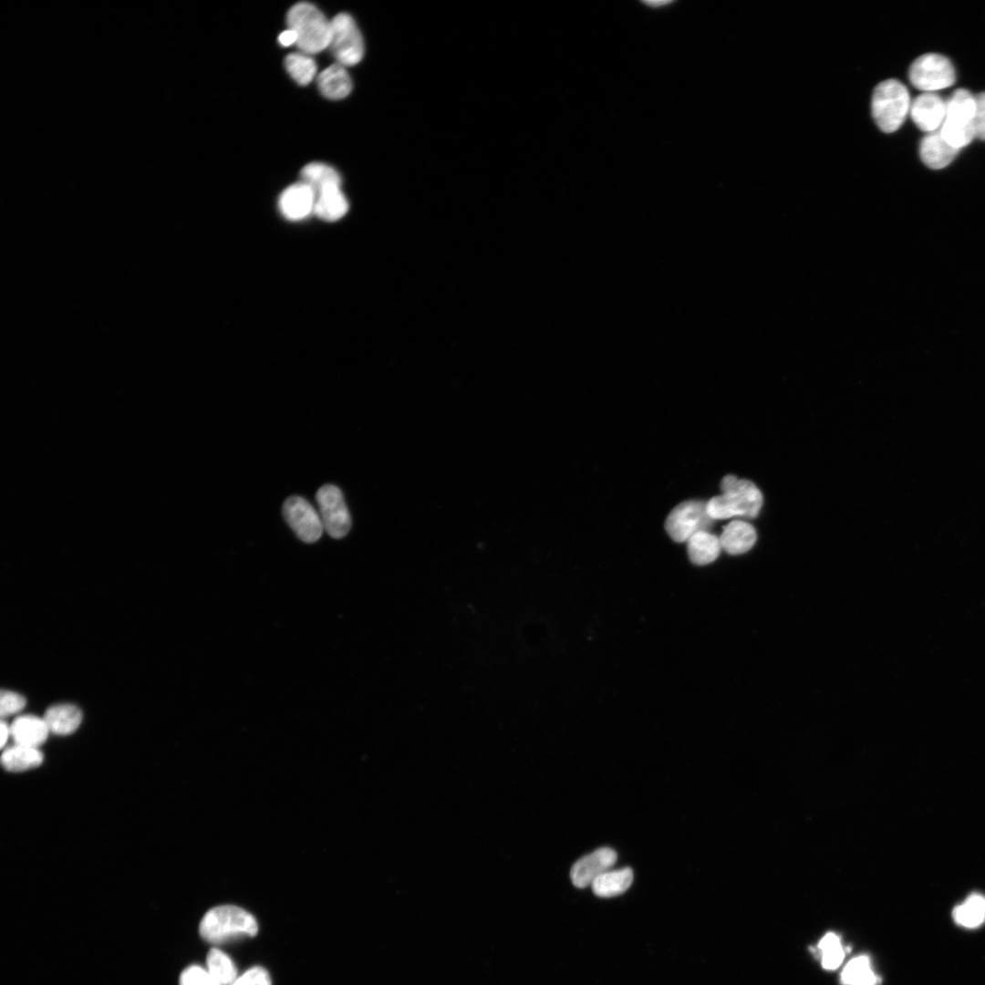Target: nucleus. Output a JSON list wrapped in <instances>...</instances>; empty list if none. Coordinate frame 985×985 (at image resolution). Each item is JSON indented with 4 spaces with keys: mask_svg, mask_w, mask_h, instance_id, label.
Instances as JSON below:
<instances>
[{
    "mask_svg": "<svg viewBox=\"0 0 985 985\" xmlns=\"http://www.w3.org/2000/svg\"><path fill=\"white\" fill-rule=\"evenodd\" d=\"M316 500L324 530L333 538L344 537L351 527V518L340 489L325 484L317 490Z\"/></svg>",
    "mask_w": 985,
    "mask_h": 985,
    "instance_id": "6e6552de",
    "label": "nucleus"
},
{
    "mask_svg": "<svg viewBox=\"0 0 985 985\" xmlns=\"http://www.w3.org/2000/svg\"><path fill=\"white\" fill-rule=\"evenodd\" d=\"M26 705L25 698L14 691L2 690L0 697V713L7 717L21 711Z\"/></svg>",
    "mask_w": 985,
    "mask_h": 985,
    "instance_id": "c756f323",
    "label": "nucleus"
},
{
    "mask_svg": "<svg viewBox=\"0 0 985 985\" xmlns=\"http://www.w3.org/2000/svg\"><path fill=\"white\" fill-rule=\"evenodd\" d=\"M301 181L307 184L315 192L333 184L340 185L339 174L332 167L320 162H311L306 165L300 171Z\"/></svg>",
    "mask_w": 985,
    "mask_h": 985,
    "instance_id": "393cba45",
    "label": "nucleus"
},
{
    "mask_svg": "<svg viewBox=\"0 0 985 985\" xmlns=\"http://www.w3.org/2000/svg\"><path fill=\"white\" fill-rule=\"evenodd\" d=\"M317 85L322 95L330 99H341L352 89L347 71L338 63L327 67L318 75Z\"/></svg>",
    "mask_w": 985,
    "mask_h": 985,
    "instance_id": "a211bd4d",
    "label": "nucleus"
},
{
    "mask_svg": "<svg viewBox=\"0 0 985 985\" xmlns=\"http://www.w3.org/2000/svg\"><path fill=\"white\" fill-rule=\"evenodd\" d=\"M686 543L689 558L696 565H706L714 562L722 549L720 537L709 531L694 534Z\"/></svg>",
    "mask_w": 985,
    "mask_h": 985,
    "instance_id": "6ab92c4d",
    "label": "nucleus"
},
{
    "mask_svg": "<svg viewBox=\"0 0 985 985\" xmlns=\"http://www.w3.org/2000/svg\"><path fill=\"white\" fill-rule=\"evenodd\" d=\"M231 985H272L269 973L263 967L255 966L247 969Z\"/></svg>",
    "mask_w": 985,
    "mask_h": 985,
    "instance_id": "7c9ffc66",
    "label": "nucleus"
},
{
    "mask_svg": "<svg viewBox=\"0 0 985 985\" xmlns=\"http://www.w3.org/2000/svg\"><path fill=\"white\" fill-rule=\"evenodd\" d=\"M254 917L246 910L232 905L215 907L202 918L201 937L209 943L223 944L232 940L252 938L257 934Z\"/></svg>",
    "mask_w": 985,
    "mask_h": 985,
    "instance_id": "f03ea898",
    "label": "nucleus"
},
{
    "mask_svg": "<svg viewBox=\"0 0 985 985\" xmlns=\"http://www.w3.org/2000/svg\"><path fill=\"white\" fill-rule=\"evenodd\" d=\"M289 29L296 32V46L302 53L313 55L327 48L330 41L331 21L313 4L299 2L286 15Z\"/></svg>",
    "mask_w": 985,
    "mask_h": 985,
    "instance_id": "7ed1b4c3",
    "label": "nucleus"
},
{
    "mask_svg": "<svg viewBox=\"0 0 985 985\" xmlns=\"http://www.w3.org/2000/svg\"><path fill=\"white\" fill-rule=\"evenodd\" d=\"M909 80L925 92L946 88L954 84L955 69L950 60L939 54H925L910 66Z\"/></svg>",
    "mask_w": 985,
    "mask_h": 985,
    "instance_id": "0eeeda50",
    "label": "nucleus"
},
{
    "mask_svg": "<svg viewBox=\"0 0 985 985\" xmlns=\"http://www.w3.org/2000/svg\"><path fill=\"white\" fill-rule=\"evenodd\" d=\"M632 881L631 868L609 869L593 881L591 888L593 893L599 897H613L626 892Z\"/></svg>",
    "mask_w": 985,
    "mask_h": 985,
    "instance_id": "412c9836",
    "label": "nucleus"
},
{
    "mask_svg": "<svg viewBox=\"0 0 985 985\" xmlns=\"http://www.w3.org/2000/svg\"><path fill=\"white\" fill-rule=\"evenodd\" d=\"M617 853L609 847H601L578 859L572 866L570 877L574 886L584 888L609 870L616 863Z\"/></svg>",
    "mask_w": 985,
    "mask_h": 985,
    "instance_id": "9d476101",
    "label": "nucleus"
},
{
    "mask_svg": "<svg viewBox=\"0 0 985 985\" xmlns=\"http://www.w3.org/2000/svg\"><path fill=\"white\" fill-rule=\"evenodd\" d=\"M920 157L931 169H942L956 157L959 150L949 145L938 130L926 135L920 142Z\"/></svg>",
    "mask_w": 985,
    "mask_h": 985,
    "instance_id": "2eb2a0df",
    "label": "nucleus"
},
{
    "mask_svg": "<svg viewBox=\"0 0 985 985\" xmlns=\"http://www.w3.org/2000/svg\"><path fill=\"white\" fill-rule=\"evenodd\" d=\"M348 210V202L340 185H328L316 193L314 213L321 219L332 222L343 217Z\"/></svg>",
    "mask_w": 985,
    "mask_h": 985,
    "instance_id": "f3484780",
    "label": "nucleus"
},
{
    "mask_svg": "<svg viewBox=\"0 0 985 985\" xmlns=\"http://www.w3.org/2000/svg\"><path fill=\"white\" fill-rule=\"evenodd\" d=\"M285 66L292 78L301 86L309 84L316 72V64L310 55L292 53L285 57Z\"/></svg>",
    "mask_w": 985,
    "mask_h": 985,
    "instance_id": "bb28decb",
    "label": "nucleus"
},
{
    "mask_svg": "<svg viewBox=\"0 0 985 985\" xmlns=\"http://www.w3.org/2000/svg\"><path fill=\"white\" fill-rule=\"evenodd\" d=\"M713 521L708 513L706 502L687 500L670 511L665 521V529L672 540L684 543L694 534L708 531Z\"/></svg>",
    "mask_w": 985,
    "mask_h": 985,
    "instance_id": "39448f33",
    "label": "nucleus"
},
{
    "mask_svg": "<svg viewBox=\"0 0 985 985\" xmlns=\"http://www.w3.org/2000/svg\"><path fill=\"white\" fill-rule=\"evenodd\" d=\"M907 88L897 79L880 82L874 89L871 112L878 128L886 133L898 130L910 111Z\"/></svg>",
    "mask_w": 985,
    "mask_h": 985,
    "instance_id": "20e7f679",
    "label": "nucleus"
},
{
    "mask_svg": "<svg viewBox=\"0 0 985 985\" xmlns=\"http://www.w3.org/2000/svg\"><path fill=\"white\" fill-rule=\"evenodd\" d=\"M43 754L38 748L15 743L1 755L3 767L9 772H24L39 766Z\"/></svg>",
    "mask_w": 985,
    "mask_h": 985,
    "instance_id": "4be33fe9",
    "label": "nucleus"
},
{
    "mask_svg": "<svg viewBox=\"0 0 985 985\" xmlns=\"http://www.w3.org/2000/svg\"><path fill=\"white\" fill-rule=\"evenodd\" d=\"M179 985H220L207 969L192 965L186 968L181 974Z\"/></svg>",
    "mask_w": 985,
    "mask_h": 985,
    "instance_id": "c85d7f7f",
    "label": "nucleus"
},
{
    "mask_svg": "<svg viewBox=\"0 0 985 985\" xmlns=\"http://www.w3.org/2000/svg\"><path fill=\"white\" fill-rule=\"evenodd\" d=\"M975 109V96L967 89L959 88L945 101L943 122L959 127H973Z\"/></svg>",
    "mask_w": 985,
    "mask_h": 985,
    "instance_id": "dca6fc26",
    "label": "nucleus"
},
{
    "mask_svg": "<svg viewBox=\"0 0 985 985\" xmlns=\"http://www.w3.org/2000/svg\"><path fill=\"white\" fill-rule=\"evenodd\" d=\"M43 718L50 732L67 735L78 728L82 713L75 705L64 703L51 706Z\"/></svg>",
    "mask_w": 985,
    "mask_h": 985,
    "instance_id": "aec40b11",
    "label": "nucleus"
},
{
    "mask_svg": "<svg viewBox=\"0 0 985 985\" xmlns=\"http://www.w3.org/2000/svg\"><path fill=\"white\" fill-rule=\"evenodd\" d=\"M283 515L301 541L311 544L321 537L324 526L319 513L305 498L289 496L283 504Z\"/></svg>",
    "mask_w": 985,
    "mask_h": 985,
    "instance_id": "1a4fd4ad",
    "label": "nucleus"
},
{
    "mask_svg": "<svg viewBox=\"0 0 985 985\" xmlns=\"http://www.w3.org/2000/svg\"><path fill=\"white\" fill-rule=\"evenodd\" d=\"M10 732L15 743L38 748L50 731L44 718L22 715L13 721Z\"/></svg>",
    "mask_w": 985,
    "mask_h": 985,
    "instance_id": "4468645a",
    "label": "nucleus"
},
{
    "mask_svg": "<svg viewBox=\"0 0 985 985\" xmlns=\"http://www.w3.org/2000/svg\"><path fill=\"white\" fill-rule=\"evenodd\" d=\"M756 539L754 527L741 520H733L729 523L720 536L721 548L730 555L748 552L755 544Z\"/></svg>",
    "mask_w": 985,
    "mask_h": 985,
    "instance_id": "ddd939ff",
    "label": "nucleus"
},
{
    "mask_svg": "<svg viewBox=\"0 0 985 985\" xmlns=\"http://www.w3.org/2000/svg\"><path fill=\"white\" fill-rule=\"evenodd\" d=\"M0 729H1V741H1V747L4 748V746L5 745L7 740H8V737L11 735L10 727H8V725L6 723H5V721H2Z\"/></svg>",
    "mask_w": 985,
    "mask_h": 985,
    "instance_id": "72a5a7b5",
    "label": "nucleus"
},
{
    "mask_svg": "<svg viewBox=\"0 0 985 985\" xmlns=\"http://www.w3.org/2000/svg\"><path fill=\"white\" fill-rule=\"evenodd\" d=\"M976 109L973 119L975 137L985 140V92L975 96Z\"/></svg>",
    "mask_w": 985,
    "mask_h": 985,
    "instance_id": "2f4dec72",
    "label": "nucleus"
},
{
    "mask_svg": "<svg viewBox=\"0 0 985 985\" xmlns=\"http://www.w3.org/2000/svg\"><path fill=\"white\" fill-rule=\"evenodd\" d=\"M207 970L220 985H231L237 969L231 958L219 949H211L206 957Z\"/></svg>",
    "mask_w": 985,
    "mask_h": 985,
    "instance_id": "b1692460",
    "label": "nucleus"
},
{
    "mask_svg": "<svg viewBox=\"0 0 985 985\" xmlns=\"http://www.w3.org/2000/svg\"><path fill=\"white\" fill-rule=\"evenodd\" d=\"M842 981L845 985H876L879 978L874 973L869 958L858 956L844 969Z\"/></svg>",
    "mask_w": 985,
    "mask_h": 985,
    "instance_id": "a878e982",
    "label": "nucleus"
},
{
    "mask_svg": "<svg viewBox=\"0 0 985 985\" xmlns=\"http://www.w3.org/2000/svg\"><path fill=\"white\" fill-rule=\"evenodd\" d=\"M278 41L282 46L288 47L296 44L297 36L295 31L287 28L279 35Z\"/></svg>",
    "mask_w": 985,
    "mask_h": 985,
    "instance_id": "473e14b6",
    "label": "nucleus"
},
{
    "mask_svg": "<svg viewBox=\"0 0 985 985\" xmlns=\"http://www.w3.org/2000/svg\"><path fill=\"white\" fill-rule=\"evenodd\" d=\"M315 192L303 181L287 187L280 195L278 205L283 215L289 220H301L314 212Z\"/></svg>",
    "mask_w": 985,
    "mask_h": 985,
    "instance_id": "f8f14e48",
    "label": "nucleus"
},
{
    "mask_svg": "<svg viewBox=\"0 0 985 985\" xmlns=\"http://www.w3.org/2000/svg\"><path fill=\"white\" fill-rule=\"evenodd\" d=\"M328 47L337 63L344 67L354 66L363 58L364 40L350 15L340 13L331 20Z\"/></svg>",
    "mask_w": 985,
    "mask_h": 985,
    "instance_id": "423d86ee",
    "label": "nucleus"
},
{
    "mask_svg": "<svg viewBox=\"0 0 985 985\" xmlns=\"http://www.w3.org/2000/svg\"><path fill=\"white\" fill-rule=\"evenodd\" d=\"M721 494L707 502V511L713 520L735 516L754 518L762 505V494L751 481L729 474L721 482Z\"/></svg>",
    "mask_w": 985,
    "mask_h": 985,
    "instance_id": "f257e3e1",
    "label": "nucleus"
},
{
    "mask_svg": "<svg viewBox=\"0 0 985 985\" xmlns=\"http://www.w3.org/2000/svg\"><path fill=\"white\" fill-rule=\"evenodd\" d=\"M819 949L822 954V964L826 969H835L845 958V950L840 938L835 933H827L819 942Z\"/></svg>",
    "mask_w": 985,
    "mask_h": 985,
    "instance_id": "cd10ccee",
    "label": "nucleus"
},
{
    "mask_svg": "<svg viewBox=\"0 0 985 985\" xmlns=\"http://www.w3.org/2000/svg\"><path fill=\"white\" fill-rule=\"evenodd\" d=\"M954 921L964 928H974L985 923V896L970 894L952 911Z\"/></svg>",
    "mask_w": 985,
    "mask_h": 985,
    "instance_id": "5701e85b",
    "label": "nucleus"
},
{
    "mask_svg": "<svg viewBox=\"0 0 985 985\" xmlns=\"http://www.w3.org/2000/svg\"><path fill=\"white\" fill-rule=\"evenodd\" d=\"M945 111V101L939 96L925 92L911 102L909 112L915 124L921 130L930 133L940 128Z\"/></svg>",
    "mask_w": 985,
    "mask_h": 985,
    "instance_id": "9b49d317",
    "label": "nucleus"
}]
</instances>
